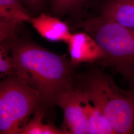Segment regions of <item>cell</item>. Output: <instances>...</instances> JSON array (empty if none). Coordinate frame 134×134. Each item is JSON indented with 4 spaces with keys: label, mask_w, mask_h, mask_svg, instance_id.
Listing matches in <instances>:
<instances>
[{
    "label": "cell",
    "mask_w": 134,
    "mask_h": 134,
    "mask_svg": "<svg viewBox=\"0 0 134 134\" xmlns=\"http://www.w3.org/2000/svg\"><path fill=\"white\" fill-rule=\"evenodd\" d=\"M14 75L38 96L43 106L56 105L58 96L72 86L74 65L66 58L26 39L12 43Z\"/></svg>",
    "instance_id": "cell-1"
},
{
    "label": "cell",
    "mask_w": 134,
    "mask_h": 134,
    "mask_svg": "<svg viewBox=\"0 0 134 134\" xmlns=\"http://www.w3.org/2000/svg\"><path fill=\"white\" fill-rule=\"evenodd\" d=\"M82 90L100 109L115 134H134V92L123 90L110 77L96 73L86 80Z\"/></svg>",
    "instance_id": "cell-2"
},
{
    "label": "cell",
    "mask_w": 134,
    "mask_h": 134,
    "mask_svg": "<svg viewBox=\"0 0 134 134\" xmlns=\"http://www.w3.org/2000/svg\"><path fill=\"white\" fill-rule=\"evenodd\" d=\"M88 95L81 89L67 88L58 96L56 105L62 108L64 122L70 134H88Z\"/></svg>",
    "instance_id": "cell-5"
},
{
    "label": "cell",
    "mask_w": 134,
    "mask_h": 134,
    "mask_svg": "<svg viewBox=\"0 0 134 134\" xmlns=\"http://www.w3.org/2000/svg\"><path fill=\"white\" fill-rule=\"evenodd\" d=\"M45 114L44 107L39 105L34 117L29 121L21 134H42L44 124L42 119Z\"/></svg>",
    "instance_id": "cell-13"
},
{
    "label": "cell",
    "mask_w": 134,
    "mask_h": 134,
    "mask_svg": "<svg viewBox=\"0 0 134 134\" xmlns=\"http://www.w3.org/2000/svg\"><path fill=\"white\" fill-rule=\"evenodd\" d=\"M100 15L134 30V0H104L101 5Z\"/></svg>",
    "instance_id": "cell-8"
},
{
    "label": "cell",
    "mask_w": 134,
    "mask_h": 134,
    "mask_svg": "<svg viewBox=\"0 0 134 134\" xmlns=\"http://www.w3.org/2000/svg\"><path fill=\"white\" fill-rule=\"evenodd\" d=\"M88 129L90 134H115L105 115L91 100L88 105Z\"/></svg>",
    "instance_id": "cell-10"
},
{
    "label": "cell",
    "mask_w": 134,
    "mask_h": 134,
    "mask_svg": "<svg viewBox=\"0 0 134 134\" xmlns=\"http://www.w3.org/2000/svg\"><path fill=\"white\" fill-rule=\"evenodd\" d=\"M29 22L42 37L50 41L67 43L72 36L67 24L57 16L41 13L36 17H31Z\"/></svg>",
    "instance_id": "cell-7"
},
{
    "label": "cell",
    "mask_w": 134,
    "mask_h": 134,
    "mask_svg": "<svg viewBox=\"0 0 134 134\" xmlns=\"http://www.w3.org/2000/svg\"><path fill=\"white\" fill-rule=\"evenodd\" d=\"M42 134H69L65 130L59 129L52 124H44Z\"/></svg>",
    "instance_id": "cell-15"
},
{
    "label": "cell",
    "mask_w": 134,
    "mask_h": 134,
    "mask_svg": "<svg viewBox=\"0 0 134 134\" xmlns=\"http://www.w3.org/2000/svg\"><path fill=\"white\" fill-rule=\"evenodd\" d=\"M29 10L33 13H37L42 10L46 0H21Z\"/></svg>",
    "instance_id": "cell-14"
},
{
    "label": "cell",
    "mask_w": 134,
    "mask_h": 134,
    "mask_svg": "<svg viewBox=\"0 0 134 134\" xmlns=\"http://www.w3.org/2000/svg\"><path fill=\"white\" fill-rule=\"evenodd\" d=\"M75 29H81L94 39L104 53V62L126 74L134 73V30L100 15L81 20Z\"/></svg>",
    "instance_id": "cell-3"
},
{
    "label": "cell",
    "mask_w": 134,
    "mask_h": 134,
    "mask_svg": "<svg viewBox=\"0 0 134 134\" xmlns=\"http://www.w3.org/2000/svg\"><path fill=\"white\" fill-rule=\"evenodd\" d=\"M40 104L37 93L15 75L0 85V134H21Z\"/></svg>",
    "instance_id": "cell-4"
},
{
    "label": "cell",
    "mask_w": 134,
    "mask_h": 134,
    "mask_svg": "<svg viewBox=\"0 0 134 134\" xmlns=\"http://www.w3.org/2000/svg\"><path fill=\"white\" fill-rule=\"evenodd\" d=\"M12 43L2 41L0 44V73L1 77L14 75V69L12 59L9 53Z\"/></svg>",
    "instance_id": "cell-12"
},
{
    "label": "cell",
    "mask_w": 134,
    "mask_h": 134,
    "mask_svg": "<svg viewBox=\"0 0 134 134\" xmlns=\"http://www.w3.org/2000/svg\"><path fill=\"white\" fill-rule=\"evenodd\" d=\"M71 61L74 65L93 63L104 57V53L96 41L86 32L72 34L68 42Z\"/></svg>",
    "instance_id": "cell-6"
},
{
    "label": "cell",
    "mask_w": 134,
    "mask_h": 134,
    "mask_svg": "<svg viewBox=\"0 0 134 134\" xmlns=\"http://www.w3.org/2000/svg\"><path fill=\"white\" fill-rule=\"evenodd\" d=\"M21 0H0V24L21 26L31 16Z\"/></svg>",
    "instance_id": "cell-9"
},
{
    "label": "cell",
    "mask_w": 134,
    "mask_h": 134,
    "mask_svg": "<svg viewBox=\"0 0 134 134\" xmlns=\"http://www.w3.org/2000/svg\"><path fill=\"white\" fill-rule=\"evenodd\" d=\"M88 0H51L50 9L55 16L79 12Z\"/></svg>",
    "instance_id": "cell-11"
}]
</instances>
